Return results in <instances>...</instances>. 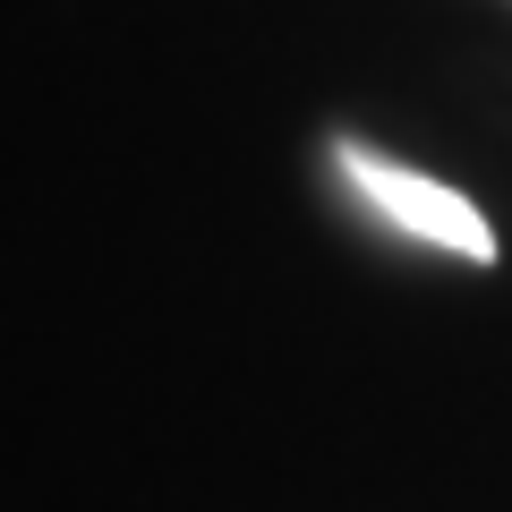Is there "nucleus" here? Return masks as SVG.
Masks as SVG:
<instances>
[{"instance_id":"nucleus-1","label":"nucleus","mask_w":512,"mask_h":512,"mask_svg":"<svg viewBox=\"0 0 512 512\" xmlns=\"http://www.w3.org/2000/svg\"><path fill=\"white\" fill-rule=\"evenodd\" d=\"M342 180L359 188L393 231L427 239V248H444V256H470V265H495V222L478 214L461 188L427 180V171H410V163H384V154H367V146H342Z\"/></svg>"}]
</instances>
